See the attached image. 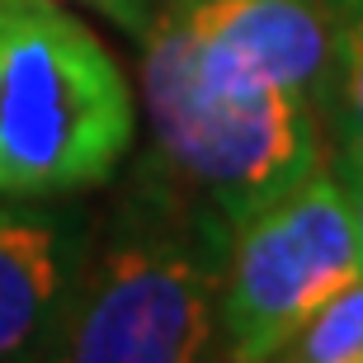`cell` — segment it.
<instances>
[{"label":"cell","mask_w":363,"mask_h":363,"mask_svg":"<svg viewBox=\"0 0 363 363\" xmlns=\"http://www.w3.org/2000/svg\"><path fill=\"white\" fill-rule=\"evenodd\" d=\"M137 104L62 0H0V199H76L133 156Z\"/></svg>","instance_id":"3957f363"},{"label":"cell","mask_w":363,"mask_h":363,"mask_svg":"<svg viewBox=\"0 0 363 363\" xmlns=\"http://www.w3.org/2000/svg\"><path fill=\"white\" fill-rule=\"evenodd\" d=\"M156 14L213 67L325 104L340 24L335 0H156Z\"/></svg>","instance_id":"5b68a950"},{"label":"cell","mask_w":363,"mask_h":363,"mask_svg":"<svg viewBox=\"0 0 363 363\" xmlns=\"http://www.w3.org/2000/svg\"><path fill=\"white\" fill-rule=\"evenodd\" d=\"M142 104L151 156L231 227L325 165L321 104L213 67L161 14L142 38Z\"/></svg>","instance_id":"7a4b0ae2"},{"label":"cell","mask_w":363,"mask_h":363,"mask_svg":"<svg viewBox=\"0 0 363 363\" xmlns=\"http://www.w3.org/2000/svg\"><path fill=\"white\" fill-rule=\"evenodd\" d=\"M90 236L94 217L71 199H0V363L52 359Z\"/></svg>","instance_id":"8992f818"},{"label":"cell","mask_w":363,"mask_h":363,"mask_svg":"<svg viewBox=\"0 0 363 363\" xmlns=\"http://www.w3.org/2000/svg\"><path fill=\"white\" fill-rule=\"evenodd\" d=\"M231 231L227 217L147 151L108 217L94 222L81 288L52 359L194 363L222 354Z\"/></svg>","instance_id":"6da1fadb"},{"label":"cell","mask_w":363,"mask_h":363,"mask_svg":"<svg viewBox=\"0 0 363 363\" xmlns=\"http://www.w3.org/2000/svg\"><path fill=\"white\" fill-rule=\"evenodd\" d=\"M71 5V0H67ZM76 5H90L94 14H104L113 28H123L133 43L147 38L151 19H156V0H76Z\"/></svg>","instance_id":"9c48e42d"},{"label":"cell","mask_w":363,"mask_h":363,"mask_svg":"<svg viewBox=\"0 0 363 363\" xmlns=\"http://www.w3.org/2000/svg\"><path fill=\"white\" fill-rule=\"evenodd\" d=\"M363 274V245L335 165L264 203L231 231L222 283V354L241 363L283 359L288 340Z\"/></svg>","instance_id":"277c9868"},{"label":"cell","mask_w":363,"mask_h":363,"mask_svg":"<svg viewBox=\"0 0 363 363\" xmlns=\"http://www.w3.org/2000/svg\"><path fill=\"white\" fill-rule=\"evenodd\" d=\"M335 57H330V85H325V133L335 151L363 156V0H335Z\"/></svg>","instance_id":"52a82bcc"},{"label":"cell","mask_w":363,"mask_h":363,"mask_svg":"<svg viewBox=\"0 0 363 363\" xmlns=\"http://www.w3.org/2000/svg\"><path fill=\"white\" fill-rule=\"evenodd\" d=\"M283 359H293V363H363V274L345 283L325 307H316V316L288 340Z\"/></svg>","instance_id":"ba28073f"},{"label":"cell","mask_w":363,"mask_h":363,"mask_svg":"<svg viewBox=\"0 0 363 363\" xmlns=\"http://www.w3.org/2000/svg\"><path fill=\"white\" fill-rule=\"evenodd\" d=\"M335 175H340V189L350 199V213H354V231H359V245H363V156L354 151H335Z\"/></svg>","instance_id":"30bf717a"}]
</instances>
